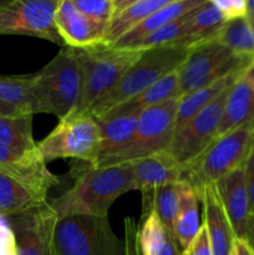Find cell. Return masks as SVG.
I'll use <instances>...</instances> for the list:
<instances>
[{
	"label": "cell",
	"mask_w": 254,
	"mask_h": 255,
	"mask_svg": "<svg viewBox=\"0 0 254 255\" xmlns=\"http://www.w3.org/2000/svg\"><path fill=\"white\" fill-rule=\"evenodd\" d=\"M136 191L131 162L94 167L87 164L71 188L50 202L59 218L71 216L109 217L114 202Z\"/></svg>",
	"instance_id": "obj_1"
},
{
	"label": "cell",
	"mask_w": 254,
	"mask_h": 255,
	"mask_svg": "<svg viewBox=\"0 0 254 255\" xmlns=\"http://www.w3.org/2000/svg\"><path fill=\"white\" fill-rule=\"evenodd\" d=\"M84 75L79 51L65 46L59 54L32 74L35 114H50L61 120L77 111L81 102Z\"/></svg>",
	"instance_id": "obj_2"
},
{
	"label": "cell",
	"mask_w": 254,
	"mask_h": 255,
	"mask_svg": "<svg viewBox=\"0 0 254 255\" xmlns=\"http://www.w3.org/2000/svg\"><path fill=\"white\" fill-rule=\"evenodd\" d=\"M193 44L178 41L143 50L139 59L129 67L116 87L97 102L89 114L100 119L116 106L129 101L168 72L177 70Z\"/></svg>",
	"instance_id": "obj_3"
},
{
	"label": "cell",
	"mask_w": 254,
	"mask_h": 255,
	"mask_svg": "<svg viewBox=\"0 0 254 255\" xmlns=\"http://www.w3.org/2000/svg\"><path fill=\"white\" fill-rule=\"evenodd\" d=\"M82 65L84 87L76 112L89 114L90 110L119 85L129 67L139 59L143 50L115 47L112 45L77 49Z\"/></svg>",
	"instance_id": "obj_4"
},
{
	"label": "cell",
	"mask_w": 254,
	"mask_h": 255,
	"mask_svg": "<svg viewBox=\"0 0 254 255\" xmlns=\"http://www.w3.org/2000/svg\"><path fill=\"white\" fill-rule=\"evenodd\" d=\"M254 142V122L238 127L214 139L184 168L183 178L196 193L214 184L246 164Z\"/></svg>",
	"instance_id": "obj_5"
},
{
	"label": "cell",
	"mask_w": 254,
	"mask_h": 255,
	"mask_svg": "<svg viewBox=\"0 0 254 255\" xmlns=\"http://www.w3.org/2000/svg\"><path fill=\"white\" fill-rule=\"evenodd\" d=\"M179 99L144 109L139 114L131 138L95 167L132 162L168 149L174 136Z\"/></svg>",
	"instance_id": "obj_6"
},
{
	"label": "cell",
	"mask_w": 254,
	"mask_h": 255,
	"mask_svg": "<svg viewBox=\"0 0 254 255\" xmlns=\"http://www.w3.org/2000/svg\"><path fill=\"white\" fill-rule=\"evenodd\" d=\"M52 255H126V252L109 217L71 216L57 221Z\"/></svg>",
	"instance_id": "obj_7"
},
{
	"label": "cell",
	"mask_w": 254,
	"mask_h": 255,
	"mask_svg": "<svg viewBox=\"0 0 254 255\" xmlns=\"http://www.w3.org/2000/svg\"><path fill=\"white\" fill-rule=\"evenodd\" d=\"M101 132L97 120L90 114L71 112L61 119L54 129L37 142L45 162L74 158L95 166L99 159Z\"/></svg>",
	"instance_id": "obj_8"
},
{
	"label": "cell",
	"mask_w": 254,
	"mask_h": 255,
	"mask_svg": "<svg viewBox=\"0 0 254 255\" xmlns=\"http://www.w3.org/2000/svg\"><path fill=\"white\" fill-rule=\"evenodd\" d=\"M252 59L237 56L214 39L196 42L178 67L179 99L213 84L236 70L244 69Z\"/></svg>",
	"instance_id": "obj_9"
},
{
	"label": "cell",
	"mask_w": 254,
	"mask_h": 255,
	"mask_svg": "<svg viewBox=\"0 0 254 255\" xmlns=\"http://www.w3.org/2000/svg\"><path fill=\"white\" fill-rule=\"evenodd\" d=\"M61 0H11L0 9V35H26L64 44L55 25Z\"/></svg>",
	"instance_id": "obj_10"
},
{
	"label": "cell",
	"mask_w": 254,
	"mask_h": 255,
	"mask_svg": "<svg viewBox=\"0 0 254 255\" xmlns=\"http://www.w3.org/2000/svg\"><path fill=\"white\" fill-rule=\"evenodd\" d=\"M229 89L222 92L174 133L167 151L183 168L217 138V131L221 125Z\"/></svg>",
	"instance_id": "obj_11"
},
{
	"label": "cell",
	"mask_w": 254,
	"mask_h": 255,
	"mask_svg": "<svg viewBox=\"0 0 254 255\" xmlns=\"http://www.w3.org/2000/svg\"><path fill=\"white\" fill-rule=\"evenodd\" d=\"M6 219L14 232L17 255H52L59 216L50 202Z\"/></svg>",
	"instance_id": "obj_12"
},
{
	"label": "cell",
	"mask_w": 254,
	"mask_h": 255,
	"mask_svg": "<svg viewBox=\"0 0 254 255\" xmlns=\"http://www.w3.org/2000/svg\"><path fill=\"white\" fill-rule=\"evenodd\" d=\"M131 164L136 191L142 193V214L153 209L156 189L183 178L184 168L167 149L132 161Z\"/></svg>",
	"instance_id": "obj_13"
},
{
	"label": "cell",
	"mask_w": 254,
	"mask_h": 255,
	"mask_svg": "<svg viewBox=\"0 0 254 255\" xmlns=\"http://www.w3.org/2000/svg\"><path fill=\"white\" fill-rule=\"evenodd\" d=\"M55 25L65 46L86 49L105 44L109 26L89 19L76 9L72 0H61Z\"/></svg>",
	"instance_id": "obj_14"
},
{
	"label": "cell",
	"mask_w": 254,
	"mask_h": 255,
	"mask_svg": "<svg viewBox=\"0 0 254 255\" xmlns=\"http://www.w3.org/2000/svg\"><path fill=\"white\" fill-rule=\"evenodd\" d=\"M214 184L234 232V236L237 238L244 239L252 214L248 189L244 177V167L231 172Z\"/></svg>",
	"instance_id": "obj_15"
},
{
	"label": "cell",
	"mask_w": 254,
	"mask_h": 255,
	"mask_svg": "<svg viewBox=\"0 0 254 255\" xmlns=\"http://www.w3.org/2000/svg\"><path fill=\"white\" fill-rule=\"evenodd\" d=\"M141 112V110L137 107L132 106L128 102H125L112 109L100 119H96L101 132L100 153L96 164L127 143L136 128Z\"/></svg>",
	"instance_id": "obj_16"
},
{
	"label": "cell",
	"mask_w": 254,
	"mask_h": 255,
	"mask_svg": "<svg viewBox=\"0 0 254 255\" xmlns=\"http://www.w3.org/2000/svg\"><path fill=\"white\" fill-rule=\"evenodd\" d=\"M203 209V223L208 231L213 255H231L234 232L223 208L216 184H208L197 193Z\"/></svg>",
	"instance_id": "obj_17"
},
{
	"label": "cell",
	"mask_w": 254,
	"mask_h": 255,
	"mask_svg": "<svg viewBox=\"0 0 254 255\" xmlns=\"http://www.w3.org/2000/svg\"><path fill=\"white\" fill-rule=\"evenodd\" d=\"M208 2V0H176L167 6L162 7L153 15L147 17L138 25L132 27L131 30L122 35L119 40L112 44L115 47H125V49H132L137 42L141 41L143 37L149 35L151 32L166 26L169 22L189 14L198 9L199 6Z\"/></svg>",
	"instance_id": "obj_18"
},
{
	"label": "cell",
	"mask_w": 254,
	"mask_h": 255,
	"mask_svg": "<svg viewBox=\"0 0 254 255\" xmlns=\"http://www.w3.org/2000/svg\"><path fill=\"white\" fill-rule=\"evenodd\" d=\"M252 122H254V91L239 77L227 95L217 138Z\"/></svg>",
	"instance_id": "obj_19"
},
{
	"label": "cell",
	"mask_w": 254,
	"mask_h": 255,
	"mask_svg": "<svg viewBox=\"0 0 254 255\" xmlns=\"http://www.w3.org/2000/svg\"><path fill=\"white\" fill-rule=\"evenodd\" d=\"M47 197L0 169V216L11 217L46 203Z\"/></svg>",
	"instance_id": "obj_20"
},
{
	"label": "cell",
	"mask_w": 254,
	"mask_h": 255,
	"mask_svg": "<svg viewBox=\"0 0 254 255\" xmlns=\"http://www.w3.org/2000/svg\"><path fill=\"white\" fill-rule=\"evenodd\" d=\"M246 69V67H244ZM244 69L236 70L231 74L226 75L222 79L217 80L216 82L202 89L196 90L188 95H184L179 99L178 110H177L176 116V126H174V133L182 128L189 120L196 116L201 110H203L207 105L211 104L213 100H216L222 92L226 91L227 89L232 86L237 80L241 77L242 72Z\"/></svg>",
	"instance_id": "obj_21"
},
{
	"label": "cell",
	"mask_w": 254,
	"mask_h": 255,
	"mask_svg": "<svg viewBox=\"0 0 254 255\" xmlns=\"http://www.w3.org/2000/svg\"><path fill=\"white\" fill-rule=\"evenodd\" d=\"M198 203L199 198L196 191L188 182L183 179L181 203H179L178 213L173 223V234L182 252L193 241L202 226Z\"/></svg>",
	"instance_id": "obj_22"
},
{
	"label": "cell",
	"mask_w": 254,
	"mask_h": 255,
	"mask_svg": "<svg viewBox=\"0 0 254 255\" xmlns=\"http://www.w3.org/2000/svg\"><path fill=\"white\" fill-rule=\"evenodd\" d=\"M176 0H138L116 14L107 29L105 45H112L128 30Z\"/></svg>",
	"instance_id": "obj_23"
},
{
	"label": "cell",
	"mask_w": 254,
	"mask_h": 255,
	"mask_svg": "<svg viewBox=\"0 0 254 255\" xmlns=\"http://www.w3.org/2000/svg\"><path fill=\"white\" fill-rule=\"evenodd\" d=\"M214 40L242 57H254V27L246 16L226 20Z\"/></svg>",
	"instance_id": "obj_24"
},
{
	"label": "cell",
	"mask_w": 254,
	"mask_h": 255,
	"mask_svg": "<svg viewBox=\"0 0 254 255\" xmlns=\"http://www.w3.org/2000/svg\"><path fill=\"white\" fill-rule=\"evenodd\" d=\"M0 142L21 153L36 151L37 142L32 137L31 115H0Z\"/></svg>",
	"instance_id": "obj_25"
},
{
	"label": "cell",
	"mask_w": 254,
	"mask_h": 255,
	"mask_svg": "<svg viewBox=\"0 0 254 255\" xmlns=\"http://www.w3.org/2000/svg\"><path fill=\"white\" fill-rule=\"evenodd\" d=\"M0 101L16 107L26 115H35L32 74L0 75Z\"/></svg>",
	"instance_id": "obj_26"
},
{
	"label": "cell",
	"mask_w": 254,
	"mask_h": 255,
	"mask_svg": "<svg viewBox=\"0 0 254 255\" xmlns=\"http://www.w3.org/2000/svg\"><path fill=\"white\" fill-rule=\"evenodd\" d=\"M224 21L226 17L213 4L209 1L206 2L189 15L186 41L196 44L202 40L213 39Z\"/></svg>",
	"instance_id": "obj_27"
},
{
	"label": "cell",
	"mask_w": 254,
	"mask_h": 255,
	"mask_svg": "<svg viewBox=\"0 0 254 255\" xmlns=\"http://www.w3.org/2000/svg\"><path fill=\"white\" fill-rule=\"evenodd\" d=\"M179 99V75L178 69L168 72L147 87L143 92L131 99L128 102L132 106L143 111L144 109L163 104L169 100Z\"/></svg>",
	"instance_id": "obj_28"
},
{
	"label": "cell",
	"mask_w": 254,
	"mask_h": 255,
	"mask_svg": "<svg viewBox=\"0 0 254 255\" xmlns=\"http://www.w3.org/2000/svg\"><path fill=\"white\" fill-rule=\"evenodd\" d=\"M169 231L162 223L156 209L142 214V224L138 226V247L141 255H158Z\"/></svg>",
	"instance_id": "obj_29"
},
{
	"label": "cell",
	"mask_w": 254,
	"mask_h": 255,
	"mask_svg": "<svg viewBox=\"0 0 254 255\" xmlns=\"http://www.w3.org/2000/svg\"><path fill=\"white\" fill-rule=\"evenodd\" d=\"M182 186H183V179L159 187L154 191L153 208L156 209L167 231L172 233H173L174 219L178 213L179 203H181Z\"/></svg>",
	"instance_id": "obj_30"
},
{
	"label": "cell",
	"mask_w": 254,
	"mask_h": 255,
	"mask_svg": "<svg viewBox=\"0 0 254 255\" xmlns=\"http://www.w3.org/2000/svg\"><path fill=\"white\" fill-rule=\"evenodd\" d=\"M192 12L179 17V19L174 20V21L169 22L166 26L161 27V29L156 30V31L151 32V34L147 35L146 37H143L141 41L137 42L132 49L147 50L151 49V47L162 46V45L173 44V42L186 40L187 22H188V17Z\"/></svg>",
	"instance_id": "obj_31"
},
{
	"label": "cell",
	"mask_w": 254,
	"mask_h": 255,
	"mask_svg": "<svg viewBox=\"0 0 254 255\" xmlns=\"http://www.w3.org/2000/svg\"><path fill=\"white\" fill-rule=\"evenodd\" d=\"M72 2L85 16L106 26L116 14L114 0H72Z\"/></svg>",
	"instance_id": "obj_32"
},
{
	"label": "cell",
	"mask_w": 254,
	"mask_h": 255,
	"mask_svg": "<svg viewBox=\"0 0 254 255\" xmlns=\"http://www.w3.org/2000/svg\"><path fill=\"white\" fill-rule=\"evenodd\" d=\"M182 255H213L208 231L203 222H202L198 233L189 243V246L182 252Z\"/></svg>",
	"instance_id": "obj_33"
},
{
	"label": "cell",
	"mask_w": 254,
	"mask_h": 255,
	"mask_svg": "<svg viewBox=\"0 0 254 255\" xmlns=\"http://www.w3.org/2000/svg\"><path fill=\"white\" fill-rule=\"evenodd\" d=\"M219 11L226 20L243 17L247 14V0H208Z\"/></svg>",
	"instance_id": "obj_34"
},
{
	"label": "cell",
	"mask_w": 254,
	"mask_h": 255,
	"mask_svg": "<svg viewBox=\"0 0 254 255\" xmlns=\"http://www.w3.org/2000/svg\"><path fill=\"white\" fill-rule=\"evenodd\" d=\"M125 226V252L126 255H141L138 247V224L131 217L124 221Z\"/></svg>",
	"instance_id": "obj_35"
},
{
	"label": "cell",
	"mask_w": 254,
	"mask_h": 255,
	"mask_svg": "<svg viewBox=\"0 0 254 255\" xmlns=\"http://www.w3.org/2000/svg\"><path fill=\"white\" fill-rule=\"evenodd\" d=\"M0 255H17L15 236L9 221L0 216Z\"/></svg>",
	"instance_id": "obj_36"
},
{
	"label": "cell",
	"mask_w": 254,
	"mask_h": 255,
	"mask_svg": "<svg viewBox=\"0 0 254 255\" xmlns=\"http://www.w3.org/2000/svg\"><path fill=\"white\" fill-rule=\"evenodd\" d=\"M244 177H246L247 189H248L249 203H251V212L254 213V142L252 144L251 152L248 154L246 164H244Z\"/></svg>",
	"instance_id": "obj_37"
},
{
	"label": "cell",
	"mask_w": 254,
	"mask_h": 255,
	"mask_svg": "<svg viewBox=\"0 0 254 255\" xmlns=\"http://www.w3.org/2000/svg\"><path fill=\"white\" fill-rule=\"evenodd\" d=\"M158 255H182L181 247H179L178 242H177L176 237H174L172 232H169L168 236H167L163 247L159 251Z\"/></svg>",
	"instance_id": "obj_38"
},
{
	"label": "cell",
	"mask_w": 254,
	"mask_h": 255,
	"mask_svg": "<svg viewBox=\"0 0 254 255\" xmlns=\"http://www.w3.org/2000/svg\"><path fill=\"white\" fill-rule=\"evenodd\" d=\"M231 255H254V251L246 239L236 237L232 244Z\"/></svg>",
	"instance_id": "obj_39"
},
{
	"label": "cell",
	"mask_w": 254,
	"mask_h": 255,
	"mask_svg": "<svg viewBox=\"0 0 254 255\" xmlns=\"http://www.w3.org/2000/svg\"><path fill=\"white\" fill-rule=\"evenodd\" d=\"M241 77L242 80H243V81L254 91V57L251 60V62L247 65L246 69L243 70Z\"/></svg>",
	"instance_id": "obj_40"
},
{
	"label": "cell",
	"mask_w": 254,
	"mask_h": 255,
	"mask_svg": "<svg viewBox=\"0 0 254 255\" xmlns=\"http://www.w3.org/2000/svg\"><path fill=\"white\" fill-rule=\"evenodd\" d=\"M0 115H4V116H22V115L26 114H24V112L20 111L19 109L11 106V105L0 101Z\"/></svg>",
	"instance_id": "obj_41"
},
{
	"label": "cell",
	"mask_w": 254,
	"mask_h": 255,
	"mask_svg": "<svg viewBox=\"0 0 254 255\" xmlns=\"http://www.w3.org/2000/svg\"><path fill=\"white\" fill-rule=\"evenodd\" d=\"M244 239L248 242V244L254 251V213L251 214V218H249V222H248V227H247L246 238Z\"/></svg>",
	"instance_id": "obj_42"
},
{
	"label": "cell",
	"mask_w": 254,
	"mask_h": 255,
	"mask_svg": "<svg viewBox=\"0 0 254 255\" xmlns=\"http://www.w3.org/2000/svg\"><path fill=\"white\" fill-rule=\"evenodd\" d=\"M136 1H138V0H114L115 11H116V14H119V12H121L122 10H125L127 6H129V5Z\"/></svg>",
	"instance_id": "obj_43"
},
{
	"label": "cell",
	"mask_w": 254,
	"mask_h": 255,
	"mask_svg": "<svg viewBox=\"0 0 254 255\" xmlns=\"http://www.w3.org/2000/svg\"><path fill=\"white\" fill-rule=\"evenodd\" d=\"M246 17L249 20L254 27V0H247V14Z\"/></svg>",
	"instance_id": "obj_44"
},
{
	"label": "cell",
	"mask_w": 254,
	"mask_h": 255,
	"mask_svg": "<svg viewBox=\"0 0 254 255\" xmlns=\"http://www.w3.org/2000/svg\"><path fill=\"white\" fill-rule=\"evenodd\" d=\"M11 0H0V9H2L4 6H6Z\"/></svg>",
	"instance_id": "obj_45"
}]
</instances>
